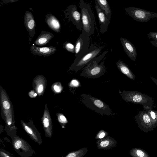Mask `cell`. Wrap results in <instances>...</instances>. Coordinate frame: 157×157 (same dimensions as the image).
<instances>
[{
    "instance_id": "7a4b0ae2",
    "label": "cell",
    "mask_w": 157,
    "mask_h": 157,
    "mask_svg": "<svg viewBox=\"0 0 157 157\" xmlns=\"http://www.w3.org/2000/svg\"><path fill=\"white\" fill-rule=\"evenodd\" d=\"M82 24V33L90 36L95 30V19L94 13L90 5L83 0L79 2Z\"/></svg>"
},
{
    "instance_id": "9a60e30c",
    "label": "cell",
    "mask_w": 157,
    "mask_h": 157,
    "mask_svg": "<svg viewBox=\"0 0 157 157\" xmlns=\"http://www.w3.org/2000/svg\"><path fill=\"white\" fill-rule=\"evenodd\" d=\"M54 36L52 33L48 32H42L35 41V44L39 46L46 44Z\"/></svg>"
},
{
    "instance_id": "7c38bea8",
    "label": "cell",
    "mask_w": 157,
    "mask_h": 157,
    "mask_svg": "<svg viewBox=\"0 0 157 157\" xmlns=\"http://www.w3.org/2000/svg\"><path fill=\"white\" fill-rule=\"evenodd\" d=\"M31 53L40 56H48L53 54L56 51V47H39L32 46L30 48Z\"/></svg>"
},
{
    "instance_id": "7402d4cb",
    "label": "cell",
    "mask_w": 157,
    "mask_h": 157,
    "mask_svg": "<svg viewBox=\"0 0 157 157\" xmlns=\"http://www.w3.org/2000/svg\"><path fill=\"white\" fill-rule=\"evenodd\" d=\"M82 151H80L72 152L68 154L65 157H80L82 154L81 153Z\"/></svg>"
},
{
    "instance_id": "603a6c76",
    "label": "cell",
    "mask_w": 157,
    "mask_h": 157,
    "mask_svg": "<svg viewBox=\"0 0 157 157\" xmlns=\"http://www.w3.org/2000/svg\"><path fill=\"white\" fill-rule=\"evenodd\" d=\"M147 36L149 39H151L157 42V32H150L147 34Z\"/></svg>"
},
{
    "instance_id": "d590c367",
    "label": "cell",
    "mask_w": 157,
    "mask_h": 157,
    "mask_svg": "<svg viewBox=\"0 0 157 157\" xmlns=\"http://www.w3.org/2000/svg\"><path fill=\"white\" fill-rule=\"evenodd\" d=\"M8 124L9 125H10L11 124V123L10 122H8Z\"/></svg>"
},
{
    "instance_id": "6da1fadb",
    "label": "cell",
    "mask_w": 157,
    "mask_h": 157,
    "mask_svg": "<svg viewBox=\"0 0 157 157\" xmlns=\"http://www.w3.org/2000/svg\"><path fill=\"white\" fill-rule=\"evenodd\" d=\"M107 52V51L106 50L93 59L88 64L82 69L80 75L88 78L94 79L99 78L104 75L106 71L105 62L103 61L99 64L98 63Z\"/></svg>"
},
{
    "instance_id": "5bb4252c",
    "label": "cell",
    "mask_w": 157,
    "mask_h": 157,
    "mask_svg": "<svg viewBox=\"0 0 157 157\" xmlns=\"http://www.w3.org/2000/svg\"><path fill=\"white\" fill-rule=\"evenodd\" d=\"M45 21L47 24L52 30L57 33L60 31V24L55 16L52 14H47L46 16Z\"/></svg>"
},
{
    "instance_id": "e0dca14e",
    "label": "cell",
    "mask_w": 157,
    "mask_h": 157,
    "mask_svg": "<svg viewBox=\"0 0 157 157\" xmlns=\"http://www.w3.org/2000/svg\"><path fill=\"white\" fill-rule=\"evenodd\" d=\"M100 8L106 15L110 20L112 15V11L108 1L106 0H95Z\"/></svg>"
},
{
    "instance_id": "3957f363",
    "label": "cell",
    "mask_w": 157,
    "mask_h": 157,
    "mask_svg": "<svg viewBox=\"0 0 157 157\" xmlns=\"http://www.w3.org/2000/svg\"><path fill=\"white\" fill-rule=\"evenodd\" d=\"M80 101L86 107L99 114L111 116L115 115L108 105L101 100L90 95L81 94Z\"/></svg>"
},
{
    "instance_id": "4dcf8cb0",
    "label": "cell",
    "mask_w": 157,
    "mask_h": 157,
    "mask_svg": "<svg viewBox=\"0 0 157 157\" xmlns=\"http://www.w3.org/2000/svg\"><path fill=\"white\" fill-rule=\"evenodd\" d=\"M54 90L56 91H57V92H59L60 91V89L59 88V87L57 86V85H55L54 86Z\"/></svg>"
},
{
    "instance_id": "44dd1931",
    "label": "cell",
    "mask_w": 157,
    "mask_h": 157,
    "mask_svg": "<svg viewBox=\"0 0 157 157\" xmlns=\"http://www.w3.org/2000/svg\"><path fill=\"white\" fill-rule=\"evenodd\" d=\"M63 47L67 51L73 53H75V46L72 44L66 42L64 43Z\"/></svg>"
},
{
    "instance_id": "d6986e66",
    "label": "cell",
    "mask_w": 157,
    "mask_h": 157,
    "mask_svg": "<svg viewBox=\"0 0 157 157\" xmlns=\"http://www.w3.org/2000/svg\"><path fill=\"white\" fill-rule=\"evenodd\" d=\"M129 153L132 157H150L148 153L144 150L139 148H134Z\"/></svg>"
},
{
    "instance_id": "e575fe53",
    "label": "cell",
    "mask_w": 157,
    "mask_h": 157,
    "mask_svg": "<svg viewBox=\"0 0 157 157\" xmlns=\"http://www.w3.org/2000/svg\"><path fill=\"white\" fill-rule=\"evenodd\" d=\"M37 95V94L36 93H35L34 94V97H36V96Z\"/></svg>"
},
{
    "instance_id": "d6a6232c",
    "label": "cell",
    "mask_w": 157,
    "mask_h": 157,
    "mask_svg": "<svg viewBox=\"0 0 157 157\" xmlns=\"http://www.w3.org/2000/svg\"><path fill=\"white\" fill-rule=\"evenodd\" d=\"M105 132H101L99 135V138H103L105 136Z\"/></svg>"
},
{
    "instance_id": "2e32d148",
    "label": "cell",
    "mask_w": 157,
    "mask_h": 157,
    "mask_svg": "<svg viewBox=\"0 0 157 157\" xmlns=\"http://www.w3.org/2000/svg\"><path fill=\"white\" fill-rule=\"evenodd\" d=\"M24 21L27 29L29 32H34L35 27V23L33 16L30 12H26L24 16Z\"/></svg>"
},
{
    "instance_id": "277c9868",
    "label": "cell",
    "mask_w": 157,
    "mask_h": 157,
    "mask_svg": "<svg viewBox=\"0 0 157 157\" xmlns=\"http://www.w3.org/2000/svg\"><path fill=\"white\" fill-rule=\"evenodd\" d=\"M102 49V46L98 47L91 44L86 53L80 58L75 59L70 69L76 72L82 70L93 59L99 56Z\"/></svg>"
},
{
    "instance_id": "4fadbf2b",
    "label": "cell",
    "mask_w": 157,
    "mask_h": 157,
    "mask_svg": "<svg viewBox=\"0 0 157 157\" xmlns=\"http://www.w3.org/2000/svg\"><path fill=\"white\" fill-rule=\"evenodd\" d=\"M118 69L122 73L132 80H134L135 76L131 71L128 65L121 59H119L116 63Z\"/></svg>"
},
{
    "instance_id": "8992f818",
    "label": "cell",
    "mask_w": 157,
    "mask_h": 157,
    "mask_svg": "<svg viewBox=\"0 0 157 157\" xmlns=\"http://www.w3.org/2000/svg\"><path fill=\"white\" fill-rule=\"evenodd\" d=\"M127 14L136 21L147 22L151 18H157V13L136 7H130L124 9Z\"/></svg>"
},
{
    "instance_id": "ffe728a7",
    "label": "cell",
    "mask_w": 157,
    "mask_h": 157,
    "mask_svg": "<svg viewBox=\"0 0 157 157\" xmlns=\"http://www.w3.org/2000/svg\"><path fill=\"white\" fill-rule=\"evenodd\" d=\"M143 106L145 111L157 123V112L152 110L149 106Z\"/></svg>"
},
{
    "instance_id": "5b68a950",
    "label": "cell",
    "mask_w": 157,
    "mask_h": 157,
    "mask_svg": "<svg viewBox=\"0 0 157 157\" xmlns=\"http://www.w3.org/2000/svg\"><path fill=\"white\" fill-rule=\"evenodd\" d=\"M122 98L126 102H132L144 106L151 107L153 100L151 98L140 92L123 90L120 92Z\"/></svg>"
},
{
    "instance_id": "f546056e",
    "label": "cell",
    "mask_w": 157,
    "mask_h": 157,
    "mask_svg": "<svg viewBox=\"0 0 157 157\" xmlns=\"http://www.w3.org/2000/svg\"><path fill=\"white\" fill-rule=\"evenodd\" d=\"M60 118L63 122H65L66 121V119L63 115H61L60 117Z\"/></svg>"
},
{
    "instance_id": "836d02e7",
    "label": "cell",
    "mask_w": 157,
    "mask_h": 157,
    "mask_svg": "<svg viewBox=\"0 0 157 157\" xmlns=\"http://www.w3.org/2000/svg\"><path fill=\"white\" fill-rule=\"evenodd\" d=\"M151 78L152 80L154 82L157 86V80L152 77Z\"/></svg>"
},
{
    "instance_id": "1f68e13d",
    "label": "cell",
    "mask_w": 157,
    "mask_h": 157,
    "mask_svg": "<svg viewBox=\"0 0 157 157\" xmlns=\"http://www.w3.org/2000/svg\"><path fill=\"white\" fill-rule=\"evenodd\" d=\"M150 43L151 44L153 45L154 46L157 48V42L152 41H150Z\"/></svg>"
},
{
    "instance_id": "ac0fdd59",
    "label": "cell",
    "mask_w": 157,
    "mask_h": 157,
    "mask_svg": "<svg viewBox=\"0 0 157 157\" xmlns=\"http://www.w3.org/2000/svg\"><path fill=\"white\" fill-rule=\"evenodd\" d=\"M13 146L15 150H19L22 149L23 151L26 152L29 150V147L25 141L20 138H16L13 140Z\"/></svg>"
},
{
    "instance_id": "f1b7e54d",
    "label": "cell",
    "mask_w": 157,
    "mask_h": 157,
    "mask_svg": "<svg viewBox=\"0 0 157 157\" xmlns=\"http://www.w3.org/2000/svg\"><path fill=\"white\" fill-rule=\"evenodd\" d=\"M43 90V87L42 85H40L38 89V92L39 93H41Z\"/></svg>"
},
{
    "instance_id": "52a82bcc",
    "label": "cell",
    "mask_w": 157,
    "mask_h": 157,
    "mask_svg": "<svg viewBox=\"0 0 157 157\" xmlns=\"http://www.w3.org/2000/svg\"><path fill=\"white\" fill-rule=\"evenodd\" d=\"M135 117L138 127L144 132H151L157 127V123L152 119L146 111L140 112Z\"/></svg>"
},
{
    "instance_id": "8fae6325",
    "label": "cell",
    "mask_w": 157,
    "mask_h": 157,
    "mask_svg": "<svg viewBox=\"0 0 157 157\" xmlns=\"http://www.w3.org/2000/svg\"><path fill=\"white\" fill-rule=\"evenodd\" d=\"M120 40L125 53L130 59L135 61L137 56V51L135 46L126 38L121 37Z\"/></svg>"
},
{
    "instance_id": "484cf974",
    "label": "cell",
    "mask_w": 157,
    "mask_h": 157,
    "mask_svg": "<svg viewBox=\"0 0 157 157\" xmlns=\"http://www.w3.org/2000/svg\"><path fill=\"white\" fill-rule=\"evenodd\" d=\"M3 106L4 109H8L10 108V105L9 102L7 101H5L3 103Z\"/></svg>"
},
{
    "instance_id": "d4e9b609",
    "label": "cell",
    "mask_w": 157,
    "mask_h": 157,
    "mask_svg": "<svg viewBox=\"0 0 157 157\" xmlns=\"http://www.w3.org/2000/svg\"><path fill=\"white\" fill-rule=\"evenodd\" d=\"M109 144V142L108 140H105L101 141L100 145L102 147H106L108 146Z\"/></svg>"
},
{
    "instance_id": "cb8c5ba5",
    "label": "cell",
    "mask_w": 157,
    "mask_h": 157,
    "mask_svg": "<svg viewBox=\"0 0 157 157\" xmlns=\"http://www.w3.org/2000/svg\"><path fill=\"white\" fill-rule=\"evenodd\" d=\"M80 83L76 79L72 80L71 83V85L74 87H77L79 85Z\"/></svg>"
},
{
    "instance_id": "9c48e42d",
    "label": "cell",
    "mask_w": 157,
    "mask_h": 157,
    "mask_svg": "<svg viewBox=\"0 0 157 157\" xmlns=\"http://www.w3.org/2000/svg\"><path fill=\"white\" fill-rule=\"evenodd\" d=\"M67 14L68 17L71 20L77 29L81 31L82 29V24L81 13L78 10L75 5H71L69 6Z\"/></svg>"
},
{
    "instance_id": "ba28073f",
    "label": "cell",
    "mask_w": 157,
    "mask_h": 157,
    "mask_svg": "<svg viewBox=\"0 0 157 157\" xmlns=\"http://www.w3.org/2000/svg\"><path fill=\"white\" fill-rule=\"evenodd\" d=\"M90 36L82 33L75 43V59L79 58L86 53L90 47Z\"/></svg>"
},
{
    "instance_id": "83f0119b",
    "label": "cell",
    "mask_w": 157,
    "mask_h": 157,
    "mask_svg": "<svg viewBox=\"0 0 157 157\" xmlns=\"http://www.w3.org/2000/svg\"><path fill=\"white\" fill-rule=\"evenodd\" d=\"M0 155L1 157H11L7 153L1 151H0Z\"/></svg>"
},
{
    "instance_id": "4316f807",
    "label": "cell",
    "mask_w": 157,
    "mask_h": 157,
    "mask_svg": "<svg viewBox=\"0 0 157 157\" xmlns=\"http://www.w3.org/2000/svg\"><path fill=\"white\" fill-rule=\"evenodd\" d=\"M44 126L45 128H48L49 127V120L47 118H45L43 120Z\"/></svg>"
},
{
    "instance_id": "30bf717a",
    "label": "cell",
    "mask_w": 157,
    "mask_h": 157,
    "mask_svg": "<svg viewBox=\"0 0 157 157\" xmlns=\"http://www.w3.org/2000/svg\"><path fill=\"white\" fill-rule=\"evenodd\" d=\"M95 8L98 18L100 32L102 34L107 31L110 23V20L100 8L95 0Z\"/></svg>"
}]
</instances>
